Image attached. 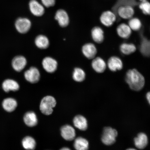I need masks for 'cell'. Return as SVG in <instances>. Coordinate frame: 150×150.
<instances>
[{"instance_id":"obj_1","label":"cell","mask_w":150,"mask_h":150,"mask_svg":"<svg viewBox=\"0 0 150 150\" xmlns=\"http://www.w3.org/2000/svg\"><path fill=\"white\" fill-rule=\"evenodd\" d=\"M125 81L131 89L136 91L142 90L145 83L143 75L135 69H130L127 71Z\"/></svg>"},{"instance_id":"obj_2","label":"cell","mask_w":150,"mask_h":150,"mask_svg":"<svg viewBox=\"0 0 150 150\" xmlns=\"http://www.w3.org/2000/svg\"><path fill=\"white\" fill-rule=\"evenodd\" d=\"M56 102L54 97L48 96L44 97L41 101L40 109L43 114L50 115L53 111V108L56 106Z\"/></svg>"},{"instance_id":"obj_3","label":"cell","mask_w":150,"mask_h":150,"mask_svg":"<svg viewBox=\"0 0 150 150\" xmlns=\"http://www.w3.org/2000/svg\"><path fill=\"white\" fill-rule=\"evenodd\" d=\"M117 134V131L115 129L110 127H105L102 137L103 143L108 146L114 144L116 142Z\"/></svg>"},{"instance_id":"obj_4","label":"cell","mask_w":150,"mask_h":150,"mask_svg":"<svg viewBox=\"0 0 150 150\" xmlns=\"http://www.w3.org/2000/svg\"><path fill=\"white\" fill-rule=\"evenodd\" d=\"M117 20V16L112 11H107L101 15L100 21L101 23L105 27H109L113 25Z\"/></svg>"},{"instance_id":"obj_5","label":"cell","mask_w":150,"mask_h":150,"mask_svg":"<svg viewBox=\"0 0 150 150\" xmlns=\"http://www.w3.org/2000/svg\"><path fill=\"white\" fill-rule=\"evenodd\" d=\"M15 25L18 33L24 34L28 32L30 29L31 23L28 18H20L16 20Z\"/></svg>"},{"instance_id":"obj_6","label":"cell","mask_w":150,"mask_h":150,"mask_svg":"<svg viewBox=\"0 0 150 150\" xmlns=\"http://www.w3.org/2000/svg\"><path fill=\"white\" fill-rule=\"evenodd\" d=\"M117 13L121 18L125 20H129L133 17L134 14V10L132 5H121L117 8Z\"/></svg>"},{"instance_id":"obj_7","label":"cell","mask_w":150,"mask_h":150,"mask_svg":"<svg viewBox=\"0 0 150 150\" xmlns=\"http://www.w3.org/2000/svg\"><path fill=\"white\" fill-rule=\"evenodd\" d=\"M24 76L25 79L30 83H37L40 80V72L36 67H31L24 73Z\"/></svg>"},{"instance_id":"obj_8","label":"cell","mask_w":150,"mask_h":150,"mask_svg":"<svg viewBox=\"0 0 150 150\" xmlns=\"http://www.w3.org/2000/svg\"><path fill=\"white\" fill-rule=\"evenodd\" d=\"M107 65L110 71L116 72L123 69V63L120 58L118 56H113L108 59Z\"/></svg>"},{"instance_id":"obj_9","label":"cell","mask_w":150,"mask_h":150,"mask_svg":"<svg viewBox=\"0 0 150 150\" xmlns=\"http://www.w3.org/2000/svg\"><path fill=\"white\" fill-rule=\"evenodd\" d=\"M42 64L44 70L47 72L53 73L57 70V62L52 57H47L44 58Z\"/></svg>"},{"instance_id":"obj_10","label":"cell","mask_w":150,"mask_h":150,"mask_svg":"<svg viewBox=\"0 0 150 150\" xmlns=\"http://www.w3.org/2000/svg\"><path fill=\"white\" fill-rule=\"evenodd\" d=\"M82 51L84 55L88 59H93L96 57L97 50L95 45L91 43L84 44L82 47Z\"/></svg>"},{"instance_id":"obj_11","label":"cell","mask_w":150,"mask_h":150,"mask_svg":"<svg viewBox=\"0 0 150 150\" xmlns=\"http://www.w3.org/2000/svg\"><path fill=\"white\" fill-rule=\"evenodd\" d=\"M27 60L24 56H17L13 59L12 66L13 69L17 72H21L25 68L27 64Z\"/></svg>"},{"instance_id":"obj_12","label":"cell","mask_w":150,"mask_h":150,"mask_svg":"<svg viewBox=\"0 0 150 150\" xmlns=\"http://www.w3.org/2000/svg\"><path fill=\"white\" fill-rule=\"evenodd\" d=\"M29 7L30 12L34 16H41L44 13V7L36 0H31L30 1Z\"/></svg>"},{"instance_id":"obj_13","label":"cell","mask_w":150,"mask_h":150,"mask_svg":"<svg viewBox=\"0 0 150 150\" xmlns=\"http://www.w3.org/2000/svg\"><path fill=\"white\" fill-rule=\"evenodd\" d=\"M91 66L94 70L98 73L104 72L107 67L105 61L100 57L93 58Z\"/></svg>"},{"instance_id":"obj_14","label":"cell","mask_w":150,"mask_h":150,"mask_svg":"<svg viewBox=\"0 0 150 150\" xmlns=\"http://www.w3.org/2000/svg\"><path fill=\"white\" fill-rule=\"evenodd\" d=\"M55 18L61 27H65L69 25L70 20L68 15L63 9L58 10L56 13Z\"/></svg>"},{"instance_id":"obj_15","label":"cell","mask_w":150,"mask_h":150,"mask_svg":"<svg viewBox=\"0 0 150 150\" xmlns=\"http://www.w3.org/2000/svg\"><path fill=\"white\" fill-rule=\"evenodd\" d=\"M118 36L123 39H127L131 36L132 30L128 25L125 23L120 24L117 28Z\"/></svg>"},{"instance_id":"obj_16","label":"cell","mask_w":150,"mask_h":150,"mask_svg":"<svg viewBox=\"0 0 150 150\" xmlns=\"http://www.w3.org/2000/svg\"><path fill=\"white\" fill-rule=\"evenodd\" d=\"M61 134L64 139L67 141H72L76 137V131L74 127L70 125H66L62 127Z\"/></svg>"},{"instance_id":"obj_17","label":"cell","mask_w":150,"mask_h":150,"mask_svg":"<svg viewBox=\"0 0 150 150\" xmlns=\"http://www.w3.org/2000/svg\"><path fill=\"white\" fill-rule=\"evenodd\" d=\"M91 35L94 42L97 44H101L104 42V33L101 27L98 26L93 27L91 30Z\"/></svg>"},{"instance_id":"obj_18","label":"cell","mask_w":150,"mask_h":150,"mask_svg":"<svg viewBox=\"0 0 150 150\" xmlns=\"http://www.w3.org/2000/svg\"><path fill=\"white\" fill-rule=\"evenodd\" d=\"M3 89L6 92L16 91L19 89L20 86L16 81L12 79H7L4 81L2 85Z\"/></svg>"},{"instance_id":"obj_19","label":"cell","mask_w":150,"mask_h":150,"mask_svg":"<svg viewBox=\"0 0 150 150\" xmlns=\"http://www.w3.org/2000/svg\"><path fill=\"white\" fill-rule=\"evenodd\" d=\"M134 142L136 147L139 149H143L147 145L148 139L146 135L143 133H141L137 137L134 138Z\"/></svg>"},{"instance_id":"obj_20","label":"cell","mask_w":150,"mask_h":150,"mask_svg":"<svg viewBox=\"0 0 150 150\" xmlns=\"http://www.w3.org/2000/svg\"><path fill=\"white\" fill-rule=\"evenodd\" d=\"M2 105L5 111L11 112L16 110L18 106V103L13 98H7L3 100Z\"/></svg>"},{"instance_id":"obj_21","label":"cell","mask_w":150,"mask_h":150,"mask_svg":"<svg viewBox=\"0 0 150 150\" xmlns=\"http://www.w3.org/2000/svg\"><path fill=\"white\" fill-rule=\"evenodd\" d=\"M23 120L26 125L29 127H34L37 124V115L32 111L26 112L24 116Z\"/></svg>"},{"instance_id":"obj_22","label":"cell","mask_w":150,"mask_h":150,"mask_svg":"<svg viewBox=\"0 0 150 150\" xmlns=\"http://www.w3.org/2000/svg\"><path fill=\"white\" fill-rule=\"evenodd\" d=\"M74 126L82 131H85L88 127L87 119L82 115H78L75 117L73 120Z\"/></svg>"},{"instance_id":"obj_23","label":"cell","mask_w":150,"mask_h":150,"mask_svg":"<svg viewBox=\"0 0 150 150\" xmlns=\"http://www.w3.org/2000/svg\"><path fill=\"white\" fill-rule=\"evenodd\" d=\"M120 51L125 55H130L136 51L135 45L132 43H123L120 46Z\"/></svg>"},{"instance_id":"obj_24","label":"cell","mask_w":150,"mask_h":150,"mask_svg":"<svg viewBox=\"0 0 150 150\" xmlns=\"http://www.w3.org/2000/svg\"><path fill=\"white\" fill-rule=\"evenodd\" d=\"M35 44L37 47L41 49H46L49 46L50 41L45 35H39L35 38Z\"/></svg>"},{"instance_id":"obj_25","label":"cell","mask_w":150,"mask_h":150,"mask_svg":"<svg viewBox=\"0 0 150 150\" xmlns=\"http://www.w3.org/2000/svg\"><path fill=\"white\" fill-rule=\"evenodd\" d=\"M74 146L76 150H86L88 149L89 142L85 139L79 137L75 140Z\"/></svg>"},{"instance_id":"obj_26","label":"cell","mask_w":150,"mask_h":150,"mask_svg":"<svg viewBox=\"0 0 150 150\" xmlns=\"http://www.w3.org/2000/svg\"><path fill=\"white\" fill-rule=\"evenodd\" d=\"M22 145L24 149L33 150L36 147V143L34 139L30 136H27L22 141Z\"/></svg>"},{"instance_id":"obj_27","label":"cell","mask_w":150,"mask_h":150,"mask_svg":"<svg viewBox=\"0 0 150 150\" xmlns=\"http://www.w3.org/2000/svg\"><path fill=\"white\" fill-rule=\"evenodd\" d=\"M128 25L132 31H138L141 29L142 24L139 18L132 17L129 19Z\"/></svg>"},{"instance_id":"obj_28","label":"cell","mask_w":150,"mask_h":150,"mask_svg":"<svg viewBox=\"0 0 150 150\" xmlns=\"http://www.w3.org/2000/svg\"><path fill=\"white\" fill-rule=\"evenodd\" d=\"M85 78V73L82 69L78 67L74 69L73 74V78L75 81L78 82L83 81Z\"/></svg>"},{"instance_id":"obj_29","label":"cell","mask_w":150,"mask_h":150,"mask_svg":"<svg viewBox=\"0 0 150 150\" xmlns=\"http://www.w3.org/2000/svg\"><path fill=\"white\" fill-rule=\"evenodd\" d=\"M140 51L145 56H150V40L144 39L141 43Z\"/></svg>"},{"instance_id":"obj_30","label":"cell","mask_w":150,"mask_h":150,"mask_svg":"<svg viewBox=\"0 0 150 150\" xmlns=\"http://www.w3.org/2000/svg\"><path fill=\"white\" fill-rule=\"evenodd\" d=\"M139 8L144 15L150 16V3L148 1H142L139 5Z\"/></svg>"},{"instance_id":"obj_31","label":"cell","mask_w":150,"mask_h":150,"mask_svg":"<svg viewBox=\"0 0 150 150\" xmlns=\"http://www.w3.org/2000/svg\"><path fill=\"white\" fill-rule=\"evenodd\" d=\"M43 5L46 7L54 6L55 4V0H41Z\"/></svg>"},{"instance_id":"obj_32","label":"cell","mask_w":150,"mask_h":150,"mask_svg":"<svg viewBox=\"0 0 150 150\" xmlns=\"http://www.w3.org/2000/svg\"><path fill=\"white\" fill-rule=\"evenodd\" d=\"M146 98H147L148 102L150 105V92L147 93V95H146Z\"/></svg>"},{"instance_id":"obj_33","label":"cell","mask_w":150,"mask_h":150,"mask_svg":"<svg viewBox=\"0 0 150 150\" xmlns=\"http://www.w3.org/2000/svg\"><path fill=\"white\" fill-rule=\"evenodd\" d=\"M61 150H70V149H69L68 148H67V147H64L63 148V149H61Z\"/></svg>"},{"instance_id":"obj_34","label":"cell","mask_w":150,"mask_h":150,"mask_svg":"<svg viewBox=\"0 0 150 150\" xmlns=\"http://www.w3.org/2000/svg\"><path fill=\"white\" fill-rule=\"evenodd\" d=\"M141 1H148V0H139Z\"/></svg>"},{"instance_id":"obj_35","label":"cell","mask_w":150,"mask_h":150,"mask_svg":"<svg viewBox=\"0 0 150 150\" xmlns=\"http://www.w3.org/2000/svg\"><path fill=\"white\" fill-rule=\"evenodd\" d=\"M121 1H126V0H121Z\"/></svg>"}]
</instances>
